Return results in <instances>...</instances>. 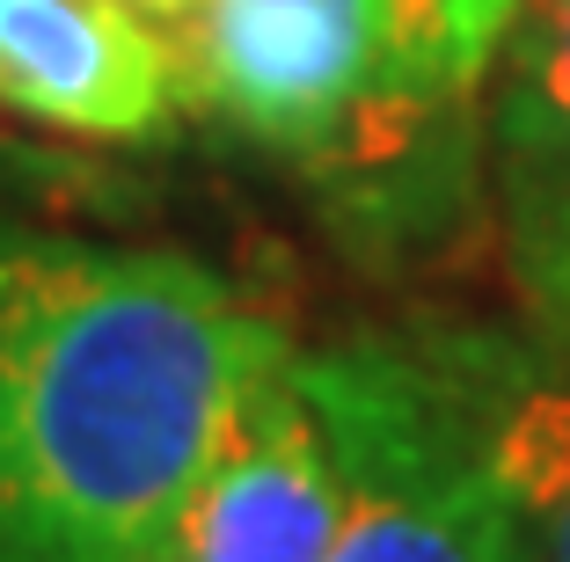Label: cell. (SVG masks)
I'll list each match as a JSON object with an SVG mask.
<instances>
[{
  "instance_id": "6da1fadb",
  "label": "cell",
  "mask_w": 570,
  "mask_h": 562,
  "mask_svg": "<svg viewBox=\"0 0 570 562\" xmlns=\"http://www.w3.org/2000/svg\"><path fill=\"white\" fill-rule=\"evenodd\" d=\"M278 322L176 248L0 227V562H161Z\"/></svg>"
},
{
  "instance_id": "7a4b0ae2",
  "label": "cell",
  "mask_w": 570,
  "mask_h": 562,
  "mask_svg": "<svg viewBox=\"0 0 570 562\" xmlns=\"http://www.w3.org/2000/svg\"><path fill=\"white\" fill-rule=\"evenodd\" d=\"M293 373L344 467L330 562H549L534 504L490 453L483 336H373L293 358Z\"/></svg>"
},
{
  "instance_id": "3957f363",
  "label": "cell",
  "mask_w": 570,
  "mask_h": 562,
  "mask_svg": "<svg viewBox=\"0 0 570 562\" xmlns=\"http://www.w3.org/2000/svg\"><path fill=\"white\" fill-rule=\"evenodd\" d=\"M184 73L242 139L322 154L381 96V16L373 0H205Z\"/></svg>"
},
{
  "instance_id": "277c9868",
  "label": "cell",
  "mask_w": 570,
  "mask_h": 562,
  "mask_svg": "<svg viewBox=\"0 0 570 562\" xmlns=\"http://www.w3.org/2000/svg\"><path fill=\"white\" fill-rule=\"evenodd\" d=\"M344 467L285 351L235 402L161 562H330Z\"/></svg>"
},
{
  "instance_id": "5b68a950",
  "label": "cell",
  "mask_w": 570,
  "mask_h": 562,
  "mask_svg": "<svg viewBox=\"0 0 570 562\" xmlns=\"http://www.w3.org/2000/svg\"><path fill=\"white\" fill-rule=\"evenodd\" d=\"M190 96L184 51L132 0H0V110L96 147H147Z\"/></svg>"
},
{
  "instance_id": "8992f818",
  "label": "cell",
  "mask_w": 570,
  "mask_h": 562,
  "mask_svg": "<svg viewBox=\"0 0 570 562\" xmlns=\"http://www.w3.org/2000/svg\"><path fill=\"white\" fill-rule=\"evenodd\" d=\"M483 410L504 482L549 533V562H570V373L483 336Z\"/></svg>"
},
{
  "instance_id": "52a82bcc",
  "label": "cell",
  "mask_w": 570,
  "mask_h": 562,
  "mask_svg": "<svg viewBox=\"0 0 570 562\" xmlns=\"http://www.w3.org/2000/svg\"><path fill=\"white\" fill-rule=\"evenodd\" d=\"M381 16V110L461 102L520 22V0H373Z\"/></svg>"
},
{
  "instance_id": "ba28073f",
  "label": "cell",
  "mask_w": 570,
  "mask_h": 562,
  "mask_svg": "<svg viewBox=\"0 0 570 562\" xmlns=\"http://www.w3.org/2000/svg\"><path fill=\"white\" fill-rule=\"evenodd\" d=\"M498 139L512 198H570V0H520Z\"/></svg>"
},
{
  "instance_id": "9c48e42d",
  "label": "cell",
  "mask_w": 570,
  "mask_h": 562,
  "mask_svg": "<svg viewBox=\"0 0 570 562\" xmlns=\"http://www.w3.org/2000/svg\"><path fill=\"white\" fill-rule=\"evenodd\" d=\"M512 270L527 307L570 344V198H512Z\"/></svg>"
},
{
  "instance_id": "30bf717a",
  "label": "cell",
  "mask_w": 570,
  "mask_h": 562,
  "mask_svg": "<svg viewBox=\"0 0 570 562\" xmlns=\"http://www.w3.org/2000/svg\"><path fill=\"white\" fill-rule=\"evenodd\" d=\"M139 16H161V22H176V16H198L205 0H132Z\"/></svg>"
}]
</instances>
